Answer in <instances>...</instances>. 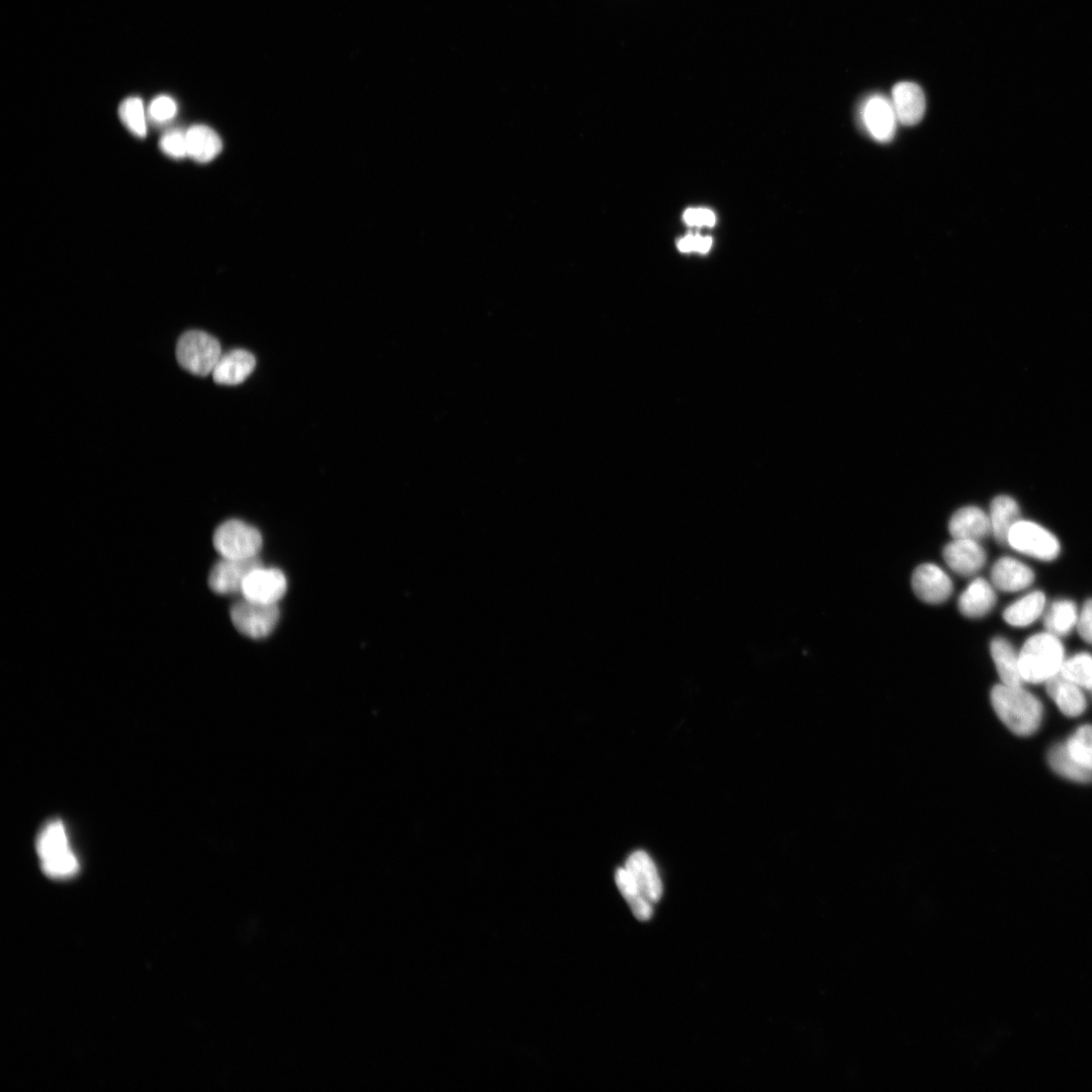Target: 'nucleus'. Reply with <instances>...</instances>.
Segmentation results:
<instances>
[{
	"label": "nucleus",
	"mask_w": 1092,
	"mask_h": 1092,
	"mask_svg": "<svg viewBox=\"0 0 1092 1092\" xmlns=\"http://www.w3.org/2000/svg\"><path fill=\"white\" fill-rule=\"evenodd\" d=\"M231 620L243 635L260 639L268 636L279 620L276 604H265L244 599L231 608Z\"/></svg>",
	"instance_id": "7"
},
{
	"label": "nucleus",
	"mask_w": 1092,
	"mask_h": 1092,
	"mask_svg": "<svg viewBox=\"0 0 1092 1092\" xmlns=\"http://www.w3.org/2000/svg\"><path fill=\"white\" fill-rule=\"evenodd\" d=\"M891 102L897 120L903 125H914L924 115L925 96L922 89L913 82L897 83L892 89Z\"/></svg>",
	"instance_id": "13"
},
{
	"label": "nucleus",
	"mask_w": 1092,
	"mask_h": 1092,
	"mask_svg": "<svg viewBox=\"0 0 1092 1092\" xmlns=\"http://www.w3.org/2000/svg\"><path fill=\"white\" fill-rule=\"evenodd\" d=\"M118 115L122 124L136 138L147 135V114L144 102L139 96H129L123 99L118 107Z\"/></svg>",
	"instance_id": "27"
},
{
	"label": "nucleus",
	"mask_w": 1092,
	"mask_h": 1092,
	"mask_svg": "<svg viewBox=\"0 0 1092 1092\" xmlns=\"http://www.w3.org/2000/svg\"><path fill=\"white\" fill-rule=\"evenodd\" d=\"M990 702L998 718L1014 734L1029 736L1039 728L1042 705L1021 686L995 685L990 692Z\"/></svg>",
	"instance_id": "1"
},
{
	"label": "nucleus",
	"mask_w": 1092,
	"mask_h": 1092,
	"mask_svg": "<svg viewBox=\"0 0 1092 1092\" xmlns=\"http://www.w3.org/2000/svg\"><path fill=\"white\" fill-rule=\"evenodd\" d=\"M220 356L219 342L203 331L185 332L177 342V361L185 370L198 376L212 373Z\"/></svg>",
	"instance_id": "4"
},
{
	"label": "nucleus",
	"mask_w": 1092,
	"mask_h": 1092,
	"mask_svg": "<svg viewBox=\"0 0 1092 1092\" xmlns=\"http://www.w3.org/2000/svg\"><path fill=\"white\" fill-rule=\"evenodd\" d=\"M1007 545L1042 561H1052L1061 552L1060 541L1051 531L1035 522L1021 519L1010 529Z\"/></svg>",
	"instance_id": "6"
},
{
	"label": "nucleus",
	"mask_w": 1092,
	"mask_h": 1092,
	"mask_svg": "<svg viewBox=\"0 0 1092 1092\" xmlns=\"http://www.w3.org/2000/svg\"><path fill=\"white\" fill-rule=\"evenodd\" d=\"M991 534L1000 545H1007V537L1012 526L1020 520V510L1016 500L1005 494L997 495L990 505L989 514Z\"/></svg>",
	"instance_id": "22"
},
{
	"label": "nucleus",
	"mask_w": 1092,
	"mask_h": 1092,
	"mask_svg": "<svg viewBox=\"0 0 1092 1092\" xmlns=\"http://www.w3.org/2000/svg\"><path fill=\"white\" fill-rule=\"evenodd\" d=\"M1045 604L1042 592H1030L1010 604L1003 612V619L1010 626L1027 627L1043 614Z\"/></svg>",
	"instance_id": "23"
},
{
	"label": "nucleus",
	"mask_w": 1092,
	"mask_h": 1092,
	"mask_svg": "<svg viewBox=\"0 0 1092 1092\" xmlns=\"http://www.w3.org/2000/svg\"><path fill=\"white\" fill-rule=\"evenodd\" d=\"M715 223V215L709 209H698V225L712 226Z\"/></svg>",
	"instance_id": "34"
},
{
	"label": "nucleus",
	"mask_w": 1092,
	"mask_h": 1092,
	"mask_svg": "<svg viewBox=\"0 0 1092 1092\" xmlns=\"http://www.w3.org/2000/svg\"><path fill=\"white\" fill-rule=\"evenodd\" d=\"M255 366L256 359L252 353L235 349L221 354L211 374L215 383L237 385L251 375Z\"/></svg>",
	"instance_id": "18"
},
{
	"label": "nucleus",
	"mask_w": 1092,
	"mask_h": 1092,
	"mask_svg": "<svg viewBox=\"0 0 1092 1092\" xmlns=\"http://www.w3.org/2000/svg\"><path fill=\"white\" fill-rule=\"evenodd\" d=\"M990 653L1001 682L1021 686L1023 679L1019 669V656L1013 644L1002 636H996L990 642Z\"/></svg>",
	"instance_id": "20"
},
{
	"label": "nucleus",
	"mask_w": 1092,
	"mask_h": 1092,
	"mask_svg": "<svg viewBox=\"0 0 1092 1092\" xmlns=\"http://www.w3.org/2000/svg\"><path fill=\"white\" fill-rule=\"evenodd\" d=\"M1048 761L1051 767L1062 777L1080 783L1092 782V770L1075 762L1069 756L1064 744H1057L1050 749Z\"/></svg>",
	"instance_id": "26"
},
{
	"label": "nucleus",
	"mask_w": 1092,
	"mask_h": 1092,
	"mask_svg": "<svg viewBox=\"0 0 1092 1092\" xmlns=\"http://www.w3.org/2000/svg\"><path fill=\"white\" fill-rule=\"evenodd\" d=\"M178 111L175 99L169 95L156 96L149 104L148 115L155 123H166L172 120Z\"/></svg>",
	"instance_id": "30"
},
{
	"label": "nucleus",
	"mask_w": 1092,
	"mask_h": 1092,
	"mask_svg": "<svg viewBox=\"0 0 1092 1092\" xmlns=\"http://www.w3.org/2000/svg\"><path fill=\"white\" fill-rule=\"evenodd\" d=\"M36 851L41 870L50 878L69 879L79 871L78 858L61 820H52L41 828L36 838Z\"/></svg>",
	"instance_id": "3"
},
{
	"label": "nucleus",
	"mask_w": 1092,
	"mask_h": 1092,
	"mask_svg": "<svg viewBox=\"0 0 1092 1092\" xmlns=\"http://www.w3.org/2000/svg\"><path fill=\"white\" fill-rule=\"evenodd\" d=\"M700 236L689 235L681 239L677 243V247L682 252L696 251Z\"/></svg>",
	"instance_id": "33"
},
{
	"label": "nucleus",
	"mask_w": 1092,
	"mask_h": 1092,
	"mask_svg": "<svg viewBox=\"0 0 1092 1092\" xmlns=\"http://www.w3.org/2000/svg\"><path fill=\"white\" fill-rule=\"evenodd\" d=\"M1060 673L1078 687L1092 690V655L1079 652L1065 658Z\"/></svg>",
	"instance_id": "28"
},
{
	"label": "nucleus",
	"mask_w": 1092,
	"mask_h": 1092,
	"mask_svg": "<svg viewBox=\"0 0 1092 1092\" xmlns=\"http://www.w3.org/2000/svg\"><path fill=\"white\" fill-rule=\"evenodd\" d=\"M624 868L648 901L653 904L661 898V880L648 853L643 850L632 852L627 858Z\"/></svg>",
	"instance_id": "15"
},
{
	"label": "nucleus",
	"mask_w": 1092,
	"mask_h": 1092,
	"mask_svg": "<svg viewBox=\"0 0 1092 1092\" xmlns=\"http://www.w3.org/2000/svg\"><path fill=\"white\" fill-rule=\"evenodd\" d=\"M615 881L620 893L629 904L634 916L641 921L650 919L653 912L652 903L641 893L624 867L619 868L616 871Z\"/></svg>",
	"instance_id": "25"
},
{
	"label": "nucleus",
	"mask_w": 1092,
	"mask_h": 1092,
	"mask_svg": "<svg viewBox=\"0 0 1092 1092\" xmlns=\"http://www.w3.org/2000/svg\"><path fill=\"white\" fill-rule=\"evenodd\" d=\"M1069 756L1081 766L1092 770V725H1083L1067 740Z\"/></svg>",
	"instance_id": "29"
},
{
	"label": "nucleus",
	"mask_w": 1092,
	"mask_h": 1092,
	"mask_svg": "<svg viewBox=\"0 0 1092 1092\" xmlns=\"http://www.w3.org/2000/svg\"><path fill=\"white\" fill-rule=\"evenodd\" d=\"M159 147L170 158L179 160L187 157L186 130L175 128L166 131L159 141Z\"/></svg>",
	"instance_id": "31"
},
{
	"label": "nucleus",
	"mask_w": 1092,
	"mask_h": 1092,
	"mask_svg": "<svg viewBox=\"0 0 1092 1092\" xmlns=\"http://www.w3.org/2000/svg\"><path fill=\"white\" fill-rule=\"evenodd\" d=\"M1034 580L1033 570L1010 556L1000 557L991 568V582L995 588L1015 593L1027 588Z\"/></svg>",
	"instance_id": "14"
},
{
	"label": "nucleus",
	"mask_w": 1092,
	"mask_h": 1092,
	"mask_svg": "<svg viewBox=\"0 0 1092 1092\" xmlns=\"http://www.w3.org/2000/svg\"><path fill=\"white\" fill-rule=\"evenodd\" d=\"M684 220L690 225H698V209H687L684 213Z\"/></svg>",
	"instance_id": "35"
},
{
	"label": "nucleus",
	"mask_w": 1092,
	"mask_h": 1092,
	"mask_svg": "<svg viewBox=\"0 0 1092 1092\" xmlns=\"http://www.w3.org/2000/svg\"><path fill=\"white\" fill-rule=\"evenodd\" d=\"M1078 617L1079 611L1073 601L1056 600L1043 612V626L1046 632L1058 637L1067 636L1077 627Z\"/></svg>",
	"instance_id": "24"
},
{
	"label": "nucleus",
	"mask_w": 1092,
	"mask_h": 1092,
	"mask_svg": "<svg viewBox=\"0 0 1092 1092\" xmlns=\"http://www.w3.org/2000/svg\"><path fill=\"white\" fill-rule=\"evenodd\" d=\"M286 588L287 581L281 570L261 565L248 574L241 594L247 600L276 604L284 596Z\"/></svg>",
	"instance_id": "9"
},
{
	"label": "nucleus",
	"mask_w": 1092,
	"mask_h": 1092,
	"mask_svg": "<svg viewBox=\"0 0 1092 1092\" xmlns=\"http://www.w3.org/2000/svg\"><path fill=\"white\" fill-rule=\"evenodd\" d=\"M261 565L262 563L258 557L250 559L222 558L211 568L208 585L212 592L218 595L241 593L248 574Z\"/></svg>",
	"instance_id": "8"
},
{
	"label": "nucleus",
	"mask_w": 1092,
	"mask_h": 1092,
	"mask_svg": "<svg viewBox=\"0 0 1092 1092\" xmlns=\"http://www.w3.org/2000/svg\"><path fill=\"white\" fill-rule=\"evenodd\" d=\"M1076 628L1080 637L1092 644V599L1087 600L1079 612Z\"/></svg>",
	"instance_id": "32"
},
{
	"label": "nucleus",
	"mask_w": 1092,
	"mask_h": 1092,
	"mask_svg": "<svg viewBox=\"0 0 1092 1092\" xmlns=\"http://www.w3.org/2000/svg\"><path fill=\"white\" fill-rule=\"evenodd\" d=\"M942 556L948 567L962 576H971L980 571L987 559L979 541L969 539H952L943 547Z\"/></svg>",
	"instance_id": "12"
},
{
	"label": "nucleus",
	"mask_w": 1092,
	"mask_h": 1092,
	"mask_svg": "<svg viewBox=\"0 0 1092 1092\" xmlns=\"http://www.w3.org/2000/svg\"><path fill=\"white\" fill-rule=\"evenodd\" d=\"M1046 684V692L1057 704L1062 713L1069 717H1077L1086 709V699L1081 688L1064 677L1060 672L1050 678Z\"/></svg>",
	"instance_id": "19"
},
{
	"label": "nucleus",
	"mask_w": 1092,
	"mask_h": 1092,
	"mask_svg": "<svg viewBox=\"0 0 1092 1092\" xmlns=\"http://www.w3.org/2000/svg\"><path fill=\"white\" fill-rule=\"evenodd\" d=\"M948 531L952 539L979 541L991 534L989 515L979 507L961 508L950 517Z\"/></svg>",
	"instance_id": "17"
},
{
	"label": "nucleus",
	"mask_w": 1092,
	"mask_h": 1092,
	"mask_svg": "<svg viewBox=\"0 0 1092 1092\" xmlns=\"http://www.w3.org/2000/svg\"><path fill=\"white\" fill-rule=\"evenodd\" d=\"M711 245H712V239L710 237H705V238L700 237L696 251H698L700 253H706V252L709 251Z\"/></svg>",
	"instance_id": "36"
},
{
	"label": "nucleus",
	"mask_w": 1092,
	"mask_h": 1092,
	"mask_svg": "<svg viewBox=\"0 0 1092 1092\" xmlns=\"http://www.w3.org/2000/svg\"><path fill=\"white\" fill-rule=\"evenodd\" d=\"M1018 656L1023 681L1040 684L1060 672L1065 649L1060 637L1044 631L1028 637Z\"/></svg>",
	"instance_id": "2"
},
{
	"label": "nucleus",
	"mask_w": 1092,
	"mask_h": 1092,
	"mask_svg": "<svg viewBox=\"0 0 1092 1092\" xmlns=\"http://www.w3.org/2000/svg\"><path fill=\"white\" fill-rule=\"evenodd\" d=\"M187 157L198 163L212 161L222 149L217 132L204 124H194L186 129Z\"/></svg>",
	"instance_id": "21"
},
{
	"label": "nucleus",
	"mask_w": 1092,
	"mask_h": 1092,
	"mask_svg": "<svg viewBox=\"0 0 1092 1092\" xmlns=\"http://www.w3.org/2000/svg\"><path fill=\"white\" fill-rule=\"evenodd\" d=\"M914 594L927 604H941L952 594L953 585L948 574L938 565L923 563L912 574Z\"/></svg>",
	"instance_id": "10"
},
{
	"label": "nucleus",
	"mask_w": 1092,
	"mask_h": 1092,
	"mask_svg": "<svg viewBox=\"0 0 1092 1092\" xmlns=\"http://www.w3.org/2000/svg\"><path fill=\"white\" fill-rule=\"evenodd\" d=\"M212 542L222 558L250 559L258 557L263 540L258 529L244 521L232 519L215 529Z\"/></svg>",
	"instance_id": "5"
},
{
	"label": "nucleus",
	"mask_w": 1092,
	"mask_h": 1092,
	"mask_svg": "<svg viewBox=\"0 0 1092 1092\" xmlns=\"http://www.w3.org/2000/svg\"><path fill=\"white\" fill-rule=\"evenodd\" d=\"M996 601L994 585L983 577H976L960 595L958 609L963 616L978 619L989 614Z\"/></svg>",
	"instance_id": "16"
},
{
	"label": "nucleus",
	"mask_w": 1092,
	"mask_h": 1092,
	"mask_svg": "<svg viewBox=\"0 0 1092 1092\" xmlns=\"http://www.w3.org/2000/svg\"><path fill=\"white\" fill-rule=\"evenodd\" d=\"M861 119L873 139L880 143L890 142L896 132L897 117L891 100L882 95H873L864 102Z\"/></svg>",
	"instance_id": "11"
}]
</instances>
